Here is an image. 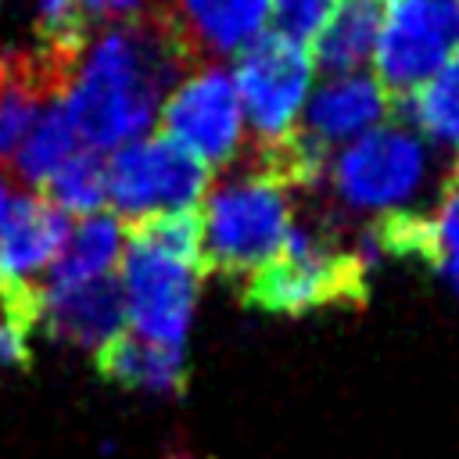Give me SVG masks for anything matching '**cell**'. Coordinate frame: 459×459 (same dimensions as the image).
I'll list each match as a JSON object with an SVG mask.
<instances>
[{"label":"cell","mask_w":459,"mask_h":459,"mask_svg":"<svg viewBox=\"0 0 459 459\" xmlns=\"http://www.w3.org/2000/svg\"><path fill=\"white\" fill-rule=\"evenodd\" d=\"M197 68L169 7L154 0L93 36L61 108L79 143L104 154L140 140L165 97Z\"/></svg>","instance_id":"cell-1"},{"label":"cell","mask_w":459,"mask_h":459,"mask_svg":"<svg viewBox=\"0 0 459 459\" xmlns=\"http://www.w3.org/2000/svg\"><path fill=\"white\" fill-rule=\"evenodd\" d=\"M369 262L359 244L337 237V222L301 219L290 226L280 255L244 276L240 298L269 316H308L319 308H362Z\"/></svg>","instance_id":"cell-2"},{"label":"cell","mask_w":459,"mask_h":459,"mask_svg":"<svg viewBox=\"0 0 459 459\" xmlns=\"http://www.w3.org/2000/svg\"><path fill=\"white\" fill-rule=\"evenodd\" d=\"M201 269L222 276H251L273 262L294 226L290 190L247 161H233L226 183L204 194Z\"/></svg>","instance_id":"cell-3"},{"label":"cell","mask_w":459,"mask_h":459,"mask_svg":"<svg viewBox=\"0 0 459 459\" xmlns=\"http://www.w3.org/2000/svg\"><path fill=\"white\" fill-rule=\"evenodd\" d=\"M330 190L348 212H405L427 179V151L405 126H377L355 136L326 169Z\"/></svg>","instance_id":"cell-4"},{"label":"cell","mask_w":459,"mask_h":459,"mask_svg":"<svg viewBox=\"0 0 459 459\" xmlns=\"http://www.w3.org/2000/svg\"><path fill=\"white\" fill-rule=\"evenodd\" d=\"M208 186L212 172L161 133L115 147L108 161V197L129 226L161 212H194Z\"/></svg>","instance_id":"cell-5"},{"label":"cell","mask_w":459,"mask_h":459,"mask_svg":"<svg viewBox=\"0 0 459 459\" xmlns=\"http://www.w3.org/2000/svg\"><path fill=\"white\" fill-rule=\"evenodd\" d=\"M459 54V0H391L377 36V82L409 97Z\"/></svg>","instance_id":"cell-6"},{"label":"cell","mask_w":459,"mask_h":459,"mask_svg":"<svg viewBox=\"0 0 459 459\" xmlns=\"http://www.w3.org/2000/svg\"><path fill=\"white\" fill-rule=\"evenodd\" d=\"M312 57L305 43H294L280 32H262L237 54V100L240 115H247L255 143L283 140L298 126V111L305 104L312 82Z\"/></svg>","instance_id":"cell-7"},{"label":"cell","mask_w":459,"mask_h":459,"mask_svg":"<svg viewBox=\"0 0 459 459\" xmlns=\"http://www.w3.org/2000/svg\"><path fill=\"white\" fill-rule=\"evenodd\" d=\"M161 136L204 169H226L244 147V115L233 75L208 65L186 75L161 104Z\"/></svg>","instance_id":"cell-8"},{"label":"cell","mask_w":459,"mask_h":459,"mask_svg":"<svg viewBox=\"0 0 459 459\" xmlns=\"http://www.w3.org/2000/svg\"><path fill=\"white\" fill-rule=\"evenodd\" d=\"M118 262H122L118 283H122L126 319L133 323V333L154 344L183 348L190 316L197 305L201 273L133 237H126Z\"/></svg>","instance_id":"cell-9"},{"label":"cell","mask_w":459,"mask_h":459,"mask_svg":"<svg viewBox=\"0 0 459 459\" xmlns=\"http://www.w3.org/2000/svg\"><path fill=\"white\" fill-rule=\"evenodd\" d=\"M39 326H47L50 337L79 344V348L108 344L111 337L126 330V298H122L118 276L108 273L86 283L43 290Z\"/></svg>","instance_id":"cell-10"},{"label":"cell","mask_w":459,"mask_h":459,"mask_svg":"<svg viewBox=\"0 0 459 459\" xmlns=\"http://www.w3.org/2000/svg\"><path fill=\"white\" fill-rule=\"evenodd\" d=\"M190 47L194 61L208 68L215 57H233L255 43L273 14V0H161Z\"/></svg>","instance_id":"cell-11"},{"label":"cell","mask_w":459,"mask_h":459,"mask_svg":"<svg viewBox=\"0 0 459 459\" xmlns=\"http://www.w3.org/2000/svg\"><path fill=\"white\" fill-rule=\"evenodd\" d=\"M68 86L72 75L36 50H0V172L22 147L39 111L61 100Z\"/></svg>","instance_id":"cell-12"},{"label":"cell","mask_w":459,"mask_h":459,"mask_svg":"<svg viewBox=\"0 0 459 459\" xmlns=\"http://www.w3.org/2000/svg\"><path fill=\"white\" fill-rule=\"evenodd\" d=\"M391 111L394 100L373 75H337L312 93L301 129L312 133L323 147H333L377 129Z\"/></svg>","instance_id":"cell-13"},{"label":"cell","mask_w":459,"mask_h":459,"mask_svg":"<svg viewBox=\"0 0 459 459\" xmlns=\"http://www.w3.org/2000/svg\"><path fill=\"white\" fill-rule=\"evenodd\" d=\"M97 373L111 384L154 394H183L186 391V362L183 348L154 344L136 333H118L97 348Z\"/></svg>","instance_id":"cell-14"},{"label":"cell","mask_w":459,"mask_h":459,"mask_svg":"<svg viewBox=\"0 0 459 459\" xmlns=\"http://www.w3.org/2000/svg\"><path fill=\"white\" fill-rule=\"evenodd\" d=\"M384 7L380 0H337L316 39L308 43L312 68L326 75H355L359 65H366L377 50Z\"/></svg>","instance_id":"cell-15"},{"label":"cell","mask_w":459,"mask_h":459,"mask_svg":"<svg viewBox=\"0 0 459 459\" xmlns=\"http://www.w3.org/2000/svg\"><path fill=\"white\" fill-rule=\"evenodd\" d=\"M122 247H126L122 219L104 215V212L82 219L68 233L57 262L50 265V273L43 280V290L68 287V283H86V280H97V276L115 273V265L122 258Z\"/></svg>","instance_id":"cell-16"},{"label":"cell","mask_w":459,"mask_h":459,"mask_svg":"<svg viewBox=\"0 0 459 459\" xmlns=\"http://www.w3.org/2000/svg\"><path fill=\"white\" fill-rule=\"evenodd\" d=\"M394 115L437 143H459V54L448 57L420 90L394 97Z\"/></svg>","instance_id":"cell-17"},{"label":"cell","mask_w":459,"mask_h":459,"mask_svg":"<svg viewBox=\"0 0 459 459\" xmlns=\"http://www.w3.org/2000/svg\"><path fill=\"white\" fill-rule=\"evenodd\" d=\"M75 151H79V136H75V129H72L61 100H54L50 108L39 111V118L25 133L22 147L14 151L11 165H14V176L18 179L43 186Z\"/></svg>","instance_id":"cell-18"},{"label":"cell","mask_w":459,"mask_h":459,"mask_svg":"<svg viewBox=\"0 0 459 459\" xmlns=\"http://www.w3.org/2000/svg\"><path fill=\"white\" fill-rule=\"evenodd\" d=\"M43 201H50L65 215L90 219L104 208L108 201V161L100 151L79 147L47 183H43Z\"/></svg>","instance_id":"cell-19"},{"label":"cell","mask_w":459,"mask_h":459,"mask_svg":"<svg viewBox=\"0 0 459 459\" xmlns=\"http://www.w3.org/2000/svg\"><path fill=\"white\" fill-rule=\"evenodd\" d=\"M126 237L143 240L154 251H161V255H169V258H176V262H183V265H190V269H197L204 276V269H201V215H197V208L194 212L147 215V219L133 222Z\"/></svg>","instance_id":"cell-20"},{"label":"cell","mask_w":459,"mask_h":459,"mask_svg":"<svg viewBox=\"0 0 459 459\" xmlns=\"http://www.w3.org/2000/svg\"><path fill=\"white\" fill-rule=\"evenodd\" d=\"M434 219V237H437V269L459 294V186H445L437 212H430Z\"/></svg>","instance_id":"cell-21"},{"label":"cell","mask_w":459,"mask_h":459,"mask_svg":"<svg viewBox=\"0 0 459 459\" xmlns=\"http://www.w3.org/2000/svg\"><path fill=\"white\" fill-rule=\"evenodd\" d=\"M337 0H276V32L294 43H312Z\"/></svg>","instance_id":"cell-22"},{"label":"cell","mask_w":459,"mask_h":459,"mask_svg":"<svg viewBox=\"0 0 459 459\" xmlns=\"http://www.w3.org/2000/svg\"><path fill=\"white\" fill-rule=\"evenodd\" d=\"M11 201H14V183H11V176L0 172V226H4V215H7Z\"/></svg>","instance_id":"cell-23"},{"label":"cell","mask_w":459,"mask_h":459,"mask_svg":"<svg viewBox=\"0 0 459 459\" xmlns=\"http://www.w3.org/2000/svg\"><path fill=\"white\" fill-rule=\"evenodd\" d=\"M452 186H459V158H455V165H452Z\"/></svg>","instance_id":"cell-24"},{"label":"cell","mask_w":459,"mask_h":459,"mask_svg":"<svg viewBox=\"0 0 459 459\" xmlns=\"http://www.w3.org/2000/svg\"><path fill=\"white\" fill-rule=\"evenodd\" d=\"M169 459H197V455H190V452H172Z\"/></svg>","instance_id":"cell-25"}]
</instances>
